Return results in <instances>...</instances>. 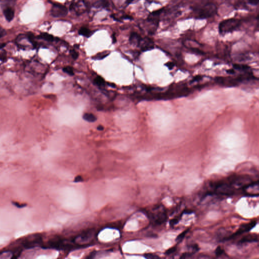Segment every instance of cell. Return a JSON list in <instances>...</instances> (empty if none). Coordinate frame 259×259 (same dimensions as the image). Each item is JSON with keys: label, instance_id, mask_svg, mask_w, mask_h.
<instances>
[{"label": "cell", "instance_id": "21", "mask_svg": "<svg viewBox=\"0 0 259 259\" xmlns=\"http://www.w3.org/2000/svg\"><path fill=\"white\" fill-rule=\"evenodd\" d=\"M224 252L223 249H222V247L220 246H218L217 247V249H216L215 254L216 256L217 257H220L222 256V255L223 254Z\"/></svg>", "mask_w": 259, "mask_h": 259}, {"label": "cell", "instance_id": "33", "mask_svg": "<svg viewBox=\"0 0 259 259\" xmlns=\"http://www.w3.org/2000/svg\"><path fill=\"white\" fill-rule=\"evenodd\" d=\"M112 42H113V43H115L116 42V36L115 35H112Z\"/></svg>", "mask_w": 259, "mask_h": 259}, {"label": "cell", "instance_id": "28", "mask_svg": "<svg viewBox=\"0 0 259 259\" xmlns=\"http://www.w3.org/2000/svg\"><path fill=\"white\" fill-rule=\"evenodd\" d=\"M191 247L192 250L193 254L198 252V250H199V247H198V246L197 245H194L192 246H191Z\"/></svg>", "mask_w": 259, "mask_h": 259}, {"label": "cell", "instance_id": "26", "mask_svg": "<svg viewBox=\"0 0 259 259\" xmlns=\"http://www.w3.org/2000/svg\"><path fill=\"white\" fill-rule=\"evenodd\" d=\"M70 54L72 55V57L74 58V59H77L78 57H79V54L77 52H76L74 50H72L70 51Z\"/></svg>", "mask_w": 259, "mask_h": 259}, {"label": "cell", "instance_id": "14", "mask_svg": "<svg viewBox=\"0 0 259 259\" xmlns=\"http://www.w3.org/2000/svg\"><path fill=\"white\" fill-rule=\"evenodd\" d=\"M79 33L80 35H83L87 38H89L92 35V32L91 30L89 28L85 27H82L80 28V30H79Z\"/></svg>", "mask_w": 259, "mask_h": 259}, {"label": "cell", "instance_id": "17", "mask_svg": "<svg viewBox=\"0 0 259 259\" xmlns=\"http://www.w3.org/2000/svg\"><path fill=\"white\" fill-rule=\"evenodd\" d=\"M94 83L97 86H100V87L104 86L105 84L104 80L100 76H98L95 79Z\"/></svg>", "mask_w": 259, "mask_h": 259}, {"label": "cell", "instance_id": "15", "mask_svg": "<svg viewBox=\"0 0 259 259\" xmlns=\"http://www.w3.org/2000/svg\"><path fill=\"white\" fill-rule=\"evenodd\" d=\"M39 38L41 39H43L44 40L49 41V42H53L54 40V38L51 35H50L48 33H41L40 35H39Z\"/></svg>", "mask_w": 259, "mask_h": 259}, {"label": "cell", "instance_id": "8", "mask_svg": "<svg viewBox=\"0 0 259 259\" xmlns=\"http://www.w3.org/2000/svg\"><path fill=\"white\" fill-rule=\"evenodd\" d=\"M256 224H257V222L256 221H254L251 222L247 223V224H242L240 226L239 229L237 230L236 232L233 233V234L230 235V237H228V239H230L231 238H234V237H237L238 235H240L243 234V233L247 232H249V231H250V230L252 229L255 226H256Z\"/></svg>", "mask_w": 259, "mask_h": 259}, {"label": "cell", "instance_id": "7", "mask_svg": "<svg viewBox=\"0 0 259 259\" xmlns=\"http://www.w3.org/2000/svg\"><path fill=\"white\" fill-rule=\"evenodd\" d=\"M68 13L67 7L61 4H54L52 7L51 15L54 17H65Z\"/></svg>", "mask_w": 259, "mask_h": 259}, {"label": "cell", "instance_id": "22", "mask_svg": "<svg viewBox=\"0 0 259 259\" xmlns=\"http://www.w3.org/2000/svg\"><path fill=\"white\" fill-rule=\"evenodd\" d=\"M12 257V254L10 252H3L0 255V259H10Z\"/></svg>", "mask_w": 259, "mask_h": 259}, {"label": "cell", "instance_id": "12", "mask_svg": "<svg viewBox=\"0 0 259 259\" xmlns=\"http://www.w3.org/2000/svg\"><path fill=\"white\" fill-rule=\"evenodd\" d=\"M4 15L8 21L12 20L14 17V11L11 7H7L4 10Z\"/></svg>", "mask_w": 259, "mask_h": 259}, {"label": "cell", "instance_id": "18", "mask_svg": "<svg viewBox=\"0 0 259 259\" xmlns=\"http://www.w3.org/2000/svg\"><path fill=\"white\" fill-rule=\"evenodd\" d=\"M109 54V52H108V51H104V52L99 53L96 55L93 58L94 59H102L105 58L106 56H108Z\"/></svg>", "mask_w": 259, "mask_h": 259}, {"label": "cell", "instance_id": "6", "mask_svg": "<svg viewBox=\"0 0 259 259\" xmlns=\"http://www.w3.org/2000/svg\"><path fill=\"white\" fill-rule=\"evenodd\" d=\"M251 183L252 180L250 178L244 176H234L231 178L230 181V184L233 187L242 189Z\"/></svg>", "mask_w": 259, "mask_h": 259}, {"label": "cell", "instance_id": "25", "mask_svg": "<svg viewBox=\"0 0 259 259\" xmlns=\"http://www.w3.org/2000/svg\"><path fill=\"white\" fill-rule=\"evenodd\" d=\"M192 252H184L182 254L181 256L180 259H186V258H189L191 257V256H192Z\"/></svg>", "mask_w": 259, "mask_h": 259}, {"label": "cell", "instance_id": "11", "mask_svg": "<svg viewBox=\"0 0 259 259\" xmlns=\"http://www.w3.org/2000/svg\"><path fill=\"white\" fill-rule=\"evenodd\" d=\"M141 39L142 38L139 34L135 32H133L131 33V35L130 36V42L133 45L139 46Z\"/></svg>", "mask_w": 259, "mask_h": 259}, {"label": "cell", "instance_id": "5", "mask_svg": "<svg viewBox=\"0 0 259 259\" xmlns=\"http://www.w3.org/2000/svg\"><path fill=\"white\" fill-rule=\"evenodd\" d=\"M217 8L216 6L212 3L205 4L200 9L198 13V18L205 19L214 16L216 13Z\"/></svg>", "mask_w": 259, "mask_h": 259}, {"label": "cell", "instance_id": "30", "mask_svg": "<svg viewBox=\"0 0 259 259\" xmlns=\"http://www.w3.org/2000/svg\"><path fill=\"white\" fill-rule=\"evenodd\" d=\"M82 181H83L82 177L81 176L79 175V176H77V177H75V180H74V182L77 183V182H82Z\"/></svg>", "mask_w": 259, "mask_h": 259}, {"label": "cell", "instance_id": "23", "mask_svg": "<svg viewBox=\"0 0 259 259\" xmlns=\"http://www.w3.org/2000/svg\"><path fill=\"white\" fill-rule=\"evenodd\" d=\"M144 257L146 258H147V259H158V258H159V257L158 256H157V255H154V254H146L144 255Z\"/></svg>", "mask_w": 259, "mask_h": 259}, {"label": "cell", "instance_id": "4", "mask_svg": "<svg viewBox=\"0 0 259 259\" xmlns=\"http://www.w3.org/2000/svg\"><path fill=\"white\" fill-rule=\"evenodd\" d=\"M212 187L214 188L215 192L217 194L229 195L234 193L233 187L230 184L225 182L216 183L213 184Z\"/></svg>", "mask_w": 259, "mask_h": 259}, {"label": "cell", "instance_id": "31", "mask_svg": "<svg viewBox=\"0 0 259 259\" xmlns=\"http://www.w3.org/2000/svg\"><path fill=\"white\" fill-rule=\"evenodd\" d=\"M6 34V32L1 26H0V38L5 36Z\"/></svg>", "mask_w": 259, "mask_h": 259}, {"label": "cell", "instance_id": "3", "mask_svg": "<svg viewBox=\"0 0 259 259\" xmlns=\"http://www.w3.org/2000/svg\"><path fill=\"white\" fill-rule=\"evenodd\" d=\"M241 25L239 20L230 18L222 21L219 24V33L221 35L229 33L238 29Z\"/></svg>", "mask_w": 259, "mask_h": 259}, {"label": "cell", "instance_id": "16", "mask_svg": "<svg viewBox=\"0 0 259 259\" xmlns=\"http://www.w3.org/2000/svg\"><path fill=\"white\" fill-rule=\"evenodd\" d=\"M235 69L237 70H241L242 72H248L250 70V67L247 66V65L245 64H235L234 65Z\"/></svg>", "mask_w": 259, "mask_h": 259}, {"label": "cell", "instance_id": "20", "mask_svg": "<svg viewBox=\"0 0 259 259\" xmlns=\"http://www.w3.org/2000/svg\"><path fill=\"white\" fill-rule=\"evenodd\" d=\"M63 72L68 74L69 75H74V70L72 67H67L63 68Z\"/></svg>", "mask_w": 259, "mask_h": 259}, {"label": "cell", "instance_id": "32", "mask_svg": "<svg viewBox=\"0 0 259 259\" xmlns=\"http://www.w3.org/2000/svg\"><path fill=\"white\" fill-rule=\"evenodd\" d=\"M97 129L99 131H102L104 129V127L101 125H99L97 127Z\"/></svg>", "mask_w": 259, "mask_h": 259}, {"label": "cell", "instance_id": "29", "mask_svg": "<svg viewBox=\"0 0 259 259\" xmlns=\"http://www.w3.org/2000/svg\"><path fill=\"white\" fill-rule=\"evenodd\" d=\"M259 0H248V2L250 5L253 6H257L259 4Z\"/></svg>", "mask_w": 259, "mask_h": 259}, {"label": "cell", "instance_id": "2", "mask_svg": "<svg viewBox=\"0 0 259 259\" xmlns=\"http://www.w3.org/2000/svg\"><path fill=\"white\" fill-rule=\"evenodd\" d=\"M147 216L153 225H159L166 222L167 215L165 207L162 205H158L147 212Z\"/></svg>", "mask_w": 259, "mask_h": 259}, {"label": "cell", "instance_id": "1", "mask_svg": "<svg viewBox=\"0 0 259 259\" xmlns=\"http://www.w3.org/2000/svg\"><path fill=\"white\" fill-rule=\"evenodd\" d=\"M97 234L96 230L89 229L82 231L72 239L79 249L91 245L96 238Z\"/></svg>", "mask_w": 259, "mask_h": 259}, {"label": "cell", "instance_id": "10", "mask_svg": "<svg viewBox=\"0 0 259 259\" xmlns=\"http://www.w3.org/2000/svg\"><path fill=\"white\" fill-rule=\"evenodd\" d=\"M258 241V237L257 234H248L243 237L240 240L238 243L239 244H242L245 243H252V242H256Z\"/></svg>", "mask_w": 259, "mask_h": 259}, {"label": "cell", "instance_id": "9", "mask_svg": "<svg viewBox=\"0 0 259 259\" xmlns=\"http://www.w3.org/2000/svg\"><path fill=\"white\" fill-rule=\"evenodd\" d=\"M139 46H140L142 51H145L153 49L154 44L151 39L148 38H145L141 39Z\"/></svg>", "mask_w": 259, "mask_h": 259}, {"label": "cell", "instance_id": "19", "mask_svg": "<svg viewBox=\"0 0 259 259\" xmlns=\"http://www.w3.org/2000/svg\"><path fill=\"white\" fill-rule=\"evenodd\" d=\"M189 230V229H187L185 230V231H183L182 233H180V234L177 237L176 240L178 242H181V241H182V240L183 239L184 237H185L186 235L187 234Z\"/></svg>", "mask_w": 259, "mask_h": 259}, {"label": "cell", "instance_id": "13", "mask_svg": "<svg viewBox=\"0 0 259 259\" xmlns=\"http://www.w3.org/2000/svg\"><path fill=\"white\" fill-rule=\"evenodd\" d=\"M82 118L84 119L85 121L90 122V123H93L96 121L97 118L95 116L92 114H89V113H86L85 114L82 116Z\"/></svg>", "mask_w": 259, "mask_h": 259}, {"label": "cell", "instance_id": "24", "mask_svg": "<svg viewBox=\"0 0 259 259\" xmlns=\"http://www.w3.org/2000/svg\"><path fill=\"white\" fill-rule=\"evenodd\" d=\"M177 250V247H172L171 248L168 249V250H166L165 252V254L166 255H169L171 254H173L174 252H175Z\"/></svg>", "mask_w": 259, "mask_h": 259}, {"label": "cell", "instance_id": "27", "mask_svg": "<svg viewBox=\"0 0 259 259\" xmlns=\"http://www.w3.org/2000/svg\"><path fill=\"white\" fill-rule=\"evenodd\" d=\"M181 217L179 218H175V219H172L170 221V225L171 226H173L179 222V220H180Z\"/></svg>", "mask_w": 259, "mask_h": 259}]
</instances>
